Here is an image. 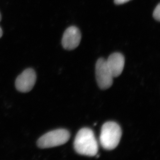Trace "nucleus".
<instances>
[{
	"label": "nucleus",
	"mask_w": 160,
	"mask_h": 160,
	"mask_svg": "<svg viewBox=\"0 0 160 160\" xmlns=\"http://www.w3.org/2000/svg\"><path fill=\"white\" fill-rule=\"evenodd\" d=\"M75 150L78 154L87 156H95L98 151V145L93 132L84 128L78 132L74 142Z\"/></svg>",
	"instance_id": "1"
},
{
	"label": "nucleus",
	"mask_w": 160,
	"mask_h": 160,
	"mask_svg": "<svg viewBox=\"0 0 160 160\" xmlns=\"http://www.w3.org/2000/svg\"><path fill=\"white\" fill-rule=\"evenodd\" d=\"M122 135V129L117 123L113 122H107L102 127L100 144L104 149L112 150L118 145Z\"/></svg>",
	"instance_id": "2"
},
{
	"label": "nucleus",
	"mask_w": 160,
	"mask_h": 160,
	"mask_svg": "<svg viewBox=\"0 0 160 160\" xmlns=\"http://www.w3.org/2000/svg\"><path fill=\"white\" fill-rule=\"evenodd\" d=\"M70 137V133L66 129H56L42 136L37 144L41 149L52 148L64 145L69 141Z\"/></svg>",
	"instance_id": "3"
},
{
	"label": "nucleus",
	"mask_w": 160,
	"mask_h": 160,
	"mask_svg": "<svg viewBox=\"0 0 160 160\" xmlns=\"http://www.w3.org/2000/svg\"><path fill=\"white\" fill-rule=\"evenodd\" d=\"M96 77L99 87L102 89H109L113 83V76L106 60L103 58L98 59L96 64Z\"/></svg>",
	"instance_id": "4"
},
{
	"label": "nucleus",
	"mask_w": 160,
	"mask_h": 160,
	"mask_svg": "<svg viewBox=\"0 0 160 160\" xmlns=\"http://www.w3.org/2000/svg\"><path fill=\"white\" fill-rule=\"evenodd\" d=\"M36 78V73L34 69L28 68L17 78L15 81L16 88L20 92H29L34 86Z\"/></svg>",
	"instance_id": "5"
},
{
	"label": "nucleus",
	"mask_w": 160,
	"mask_h": 160,
	"mask_svg": "<svg viewBox=\"0 0 160 160\" xmlns=\"http://www.w3.org/2000/svg\"><path fill=\"white\" fill-rule=\"evenodd\" d=\"M82 35L79 29L76 26H70L66 29L63 35L62 44L66 50H73L79 45Z\"/></svg>",
	"instance_id": "6"
},
{
	"label": "nucleus",
	"mask_w": 160,
	"mask_h": 160,
	"mask_svg": "<svg viewBox=\"0 0 160 160\" xmlns=\"http://www.w3.org/2000/svg\"><path fill=\"white\" fill-rule=\"evenodd\" d=\"M106 62L113 78L118 77L122 74L125 62V58L122 54L120 52L112 53Z\"/></svg>",
	"instance_id": "7"
},
{
	"label": "nucleus",
	"mask_w": 160,
	"mask_h": 160,
	"mask_svg": "<svg viewBox=\"0 0 160 160\" xmlns=\"http://www.w3.org/2000/svg\"><path fill=\"white\" fill-rule=\"evenodd\" d=\"M153 17L157 21L160 22V4L159 3L157 6L154 9L153 12Z\"/></svg>",
	"instance_id": "8"
},
{
	"label": "nucleus",
	"mask_w": 160,
	"mask_h": 160,
	"mask_svg": "<svg viewBox=\"0 0 160 160\" xmlns=\"http://www.w3.org/2000/svg\"><path fill=\"white\" fill-rule=\"evenodd\" d=\"M130 1H131V0H114V2L115 4H116V5H119L128 2Z\"/></svg>",
	"instance_id": "9"
},
{
	"label": "nucleus",
	"mask_w": 160,
	"mask_h": 160,
	"mask_svg": "<svg viewBox=\"0 0 160 160\" xmlns=\"http://www.w3.org/2000/svg\"><path fill=\"white\" fill-rule=\"evenodd\" d=\"M3 35V31L2 30V28L0 27V38H2V36Z\"/></svg>",
	"instance_id": "10"
},
{
	"label": "nucleus",
	"mask_w": 160,
	"mask_h": 160,
	"mask_svg": "<svg viewBox=\"0 0 160 160\" xmlns=\"http://www.w3.org/2000/svg\"><path fill=\"white\" fill-rule=\"evenodd\" d=\"M1 20H2V15H1V13H0V22H1Z\"/></svg>",
	"instance_id": "11"
}]
</instances>
